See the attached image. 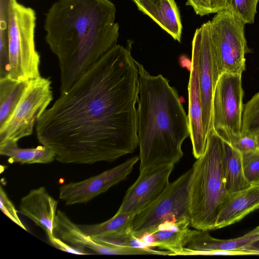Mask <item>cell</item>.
<instances>
[{
    "label": "cell",
    "mask_w": 259,
    "mask_h": 259,
    "mask_svg": "<svg viewBox=\"0 0 259 259\" xmlns=\"http://www.w3.org/2000/svg\"><path fill=\"white\" fill-rule=\"evenodd\" d=\"M68 244L80 249H89L101 254L124 255L126 248L122 246L100 243L85 234L79 225L73 223L66 214L57 210L54 224V234Z\"/></svg>",
    "instance_id": "cell-15"
},
{
    "label": "cell",
    "mask_w": 259,
    "mask_h": 259,
    "mask_svg": "<svg viewBox=\"0 0 259 259\" xmlns=\"http://www.w3.org/2000/svg\"><path fill=\"white\" fill-rule=\"evenodd\" d=\"M0 208L1 211L12 222L27 231L18 215L17 211L9 199L2 186L0 188Z\"/></svg>",
    "instance_id": "cell-30"
},
{
    "label": "cell",
    "mask_w": 259,
    "mask_h": 259,
    "mask_svg": "<svg viewBox=\"0 0 259 259\" xmlns=\"http://www.w3.org/2000/svg\"><path fill=\"white\" fill-rule=\"evenodd\" d=\"M0 154L8 157L10 163L21 164H46L53 162L56 158L55 152L46 146L22 148L17 142L12 141L0 143Z\"/></svg>",
    "instance_id": "cell-21"
},
{
    "label": "cell",
    "mask_w": 259,
    "mask_h": 259,
    "mask_svg": "<svg viewBox=\"0 0 259 259\" xmlns=\"http://www.w3.org/2000/svg\"><path fill=\"white\" fill-rule=\"evenodd\" d=\"M53 99L52 81L41 76L30 80L13 113L0 127V143L30 136L38 118Z\"/></svg>",
    "instance_id": "cell-8"
},
{
    "label": "cell",
    "mask_w": 259,
    "mask_h": 259,
    "mask_svg": "<svg viewBox=\"0 0 259 259\" xmlns=\"http://www.w3.org/2000/svg\"><path fill=\"white\" fill-rule=\"evenodd\" d=\"M139 160V157L133 156L98 175L64 184L59 189V198L66 205L87 203L125 179Z\"/></svg>",
    "instance_id": "cell-11"
},
{
    "label": "cell",
    "mask_w": 259,
    "mask_h": 259,
    "mask_svg": "<svg viewBox=\"0 0 259 259\" xmlns=\"http://www.w3.org/2000/svg\"><path fill=\"white\" fill-rule=\"evenodd\" d=\"M259 209V183L229 193L218 215L215 230L242 220L250 213Z\"/></svg>",
    "instance_id": "cell-16"
},
{
    "label": "cell",
    "mask_w": 259,
    "mask_h": 259,
    "mask_svg": "<svg viewBox=\"0 0 259 259\" xmlns=\"http://www.w3.org/2000/svg\"><path fill=\"white\" fill-rule=\"evenodd\" d=\"M230 143L241 152L255 150L258 148V143L255 134H242L239 136H232L225 140Z\"/></svg>",
    "instance_id": "cell-29"
},
{
    "label": "cell",
    "mask_w": 259,
    "mask_h": 259,
    "mask_svg": "<svg viewBox=\"0 0 259 259\" xmlns=\"http://www.w3.org/2000/svg\"><path fill=\"white\" fill-rule=\"evenodd\" d=\"M192 168L169 183L165 190L150 205L136 213L130 230L138 239L156 230L165 221H191L190 189Z\"/></svg>",
    "instance_id": "cell-6"
},
{
    "label": "cell",
    "mask_w": 259,
    "mask_h": 259,
    "mask_svg": "<svg viewBox=\"0 0 259 259\" xmlns=\"http://www.w3.org/2000/svg\"><path fill=\"white\" fill-rule=\"evenodd\" d=\"M138 9L150 17L175 40L181 42L182 24L175 0H132Z\"/></svg>",
    "instance_id": "cell-17"
},
{
    "label": "cell",
    "mask_w": 259,
    "mask_h": 259,
    "mask_svg": "<svg viewBox=\"0 0 259 259\" xmlns=\"http://www.w3.org/2000/svg\"><path fill=\"white\" fill-rule=\"evenodd\" d=\"M241 75L222 73L213 91L212 128L224 140L241 135L244 107Z\"/></svg>",
    "instance_id": "cell-9"
},
{
    "label": "cell",
    "mask_w": 259,
    "mask_h": 259,
    "mask_svg": "<svg viewBox=\"0 0 259 259\" xmlns=\"http://www.w3.org/2000/svg\"><path fill=\"white\" fill-rule=\"evenodd\" d=\"M57 205L58 201L48 193L45 187H40L30 190L21 198L18 212L41 228L50 239L55 236Z\"/></svg>",
    "instance_id": "cell-14"
},
{
    "label": "cell",
    "mask_w": 259,
    "mask_h": 259,
    "mask_svg": "<svg viewBox=\"0 0 259 259\" xmlns=\"http://www.w3.org/2000/svg\"><path fill=\"white\" fill-rule=\"evenodd\" d=\"M135 215L116 212L113 217L104 222L79 226L85 234L92 238L106 235L124 234L131 232L130 227Z\"/></svg>",
    "instance_id": "cell-23"
},
{
    "label": "cell",
    "mask_w": 259,
    "mask_h": 259,
    "mask_svg": "<svg viewBox=\"0 0 259 259\" xmlns=\"http://www.w3.org/2000/svg\"><path fill=\"white\" fill-rule=\"evenodd\" d=\"M259 0H226L227 11L245 24H253Z\"/></svg>",
    "instance_id": "cell-25"
},
{
    "label": "cell",
    "mask_w": 259,
    "mask_h": 259,
    "mask_svg": "<svg viewBox=\"0 0 259 259\" xmlns=\"http://www.w3.org/2000/svg\"><path fill=\"white\" fill-rule=\"evenodd\" d=\"M255 135L257 138L258 143V149H259V132L258 133L256 134Z\"/></svg>",
    "instance_id": "cell-33"
},
{
    "label": "cell",
    "mask_w": 259,
    "mask_h": 259,
    "mask_svg": "<svg viewBox=\"0 0 259 259\" xmlns=\"http://www.w3.org/2000/svg\"><path fill=\"white\" fill-rule=\"evenodd\" d=\"M241 153L246 179L251 184L259 183V149Z\"/></svg>",
    "instance_id": "cell-27"
},
{
    "label": "cell",
    "mask_w": 259,
    "mask_h": 259,
    "mask_svg": "<svg viewBox=\"0 0 259 259\" xmlns=\"http://www.w3.org/2000/svg\"><path fill=\"white\" fill-rule=\"evenodd\" d=\"M224 139L212 128L205 151L194 163L190 189V226L214 230L219 212L229 193L223 176Z\"/></svg>",
    "instance_id": "cell-4"
},
{
    "label": "cell",
    "mask_w": 259,
    "mask_h": 259,
    "mask_svg": "<svg viewBox=\"0 0 259 259\" xmlns=\"http://www.w3.org/2000/svg\"><path fill=\"white\" fill-rule=\"evenodd\" d=\"M15 0H0V78L10 71L9 25L10 8Z\"/></svg>",
    "instance_id": "cell-24"
},
{
    "label": "cell",
    "mask_w": 259,
    "mask_h": 259,
    "mask_svg": "<svg viewBox=\"0 0 259 259\" xmlns=\"http://www.w3.org/2000/svg\"><path fill=\"white\" fill-rule=\"evenodd\" d=\"M245 24L230 12L223 10L210 20V30L220 75L241 74L245 68L248 47Z\"/></svg>",
    "instance_id": "cell-7"
},
{
    "label": "cell",
    "mask_w": 259,
    "mask_h": 259,
    "mask_svg": "<svg viewBox=\"0 0 259 259\" xmlns=\"http://www.w3.org/2000/svg\"><path fill=\"white\" fill-rule=\"evenodd\" d=\"M248 233L252 235L257 237L259 239V225L251 231L248 232Z\"/></svg>",
    "instance_id": "cell-32"
},
{
    "label": "cell",
    "mask_w": 259,
    "mask_h": 259,
    "mask_svg": "<svg viewBox=\"0 0 259 259\" xmlns=\"http://www.w3.org/2000/svg\"><path fill=\"white\" fill-rule=\"evenodd\" d=\"M175 164L159 166L144 172L127 189L117 212L136 214L157 199L169 184Z\"/></svg>",
    "instance_id": "cell-12"
},
{
    "label": "cell",
    "mask_w": 259,
    "mask_h": 259,
    "mask_svg": "<svg viewBox=\"0 0 259 259\" xmlns=\"http://www.w3.org/2000/svg\"><path fill=\"white\" fill-rule=\"evenodd\" d=\"M116 11L109 0H57L50 7L45 39L58 60L60 93L67 91L117 45Z\"/></svg>",
    "instance_id": "cell-2"
},
{
    "label": "cell",
    "mask_w": 259,
    "mask_h": 259,
    "mask_svg": "<svg viewBox=\"0 0 259 259\" xmlns=\"http://www.w3.org/2000/svg\"><path fill=\"white\" fill-rule=\"evenodd\" d=\"M191 221L188 219L170 220L160 224L153 232L148 234L153 239V247H158L180 255L184 248V242L189 233Z\"/></svg>",
    "instance_id": "cell-19"
},
{
    "label": "cell",
    "mask_w": 259,
    "mask_h": 259,
    "mask_svg": "<svg viewBox=\"0 0 259 259\" xmlns=\"http://www.w3.org/2000/svg\"><path fill=\"white\" fill-rule=\"evenodd\" d=\"M49 240L50 243L55 247L65 252L79 255L92 254L91 253L86 252L84 250L74 247L65 242L60 238L56 237L55 236L49 239Z\"/></svg>",
    "instance_id": "cell-31"
},
{
    "label": "cell",
    "mask_w": 259,
    "mask_h": 259,
    "mask_svg": "<svg viewBox=\"0 0 259 259\" xmlns=\"http://www.w3.org/2000/svg\"><path fill=\"white\" fill-rule=\"evenodd\" d=\"M34 10L15 0L9 25L10 71L8 77L29 81L39 76L40 55L35 48Z\"/></svg>",
    "instance_id": "cell-5"
},
{
    "label": "cell",
    "mask_w": 259,
    "mask_h": 259,
    "mask_svg": "<svg viewBox=\"0 0 259 259\" xmlns=\"http://www.w3.org/2000/svg\"><path fill=\"white\" fill-rule=\"evenodd\" d=\"M28 82L8 76L0 78V127L13 113Z\"/></svg>",
    "instance_id": "cell-22"
},
{
    "label": "cell",
    "mask_w": 259,
    "mask_h": 259,
    "mask_svg": "<svg viewBox=\"0 0 259 259\" xmlns=\"http://www.w3.org/2000/svg\"><path fill=\"white\" fill-rule=\"evenodd\" d=\"M208 231L190 230L184 242V247L193 250H236L259 251L253 244L258 238L248 233L241 237L229 239H217L212 237Z\"/></svg>",
    "instance_id": "cell-18"
},
{
    "label": "cell",
    "mask_w": 259,
    "mask_h": 259,
    "mask_svg": "<svg viewBox=\"0 0 259 259\" xmlns=\"http://www.w3.org/2000/svg\"><path fill=\"white\" fill-rule=\"evenodd\" d=\"M188 121L192 152L196 159L204 153L207 142L202 118V104L198 75V50L192 42L190 73L188 86Z\"/></svg>",
    "instance_id": "cell-13"
},
{
    "label": "cell",
    "mask_w": 259,
    "mask_h": 259,
    "mask_svg": "<svg viewBox=\"0 0 259 259\" xmlns=\"http://www.w3.org/2000/svg\"><path fill=\"white\" fill-rule=\"evenodd\" d=\"M137 134L140 172L179 162L190 136L188 115L176 90L161 74L151 75L138 62Z\"/></svg>",
    "instance_id": "cell-3"
},
{
    "label": "cell",
    "mask_w": 259,
    "mask_h": 259,
    "mask_svg": "<svg viewBox=\"0 0 259 259\" xmlns=\"http://www.w3.org/2000/svg\"><path fill=\"white\" fill-rule=\"evenodd\" d=\"M223 176L228 193L244 190L251 185L244 175L241 152L224 140Z\"/></svg>",
    "instance_id": "cell-20"
},
{
    "label": "cell",
    "mask_w": 259,
    "mask_h": 259,
    "mask_svg": "<svg viewBox=\"0 0 259 259\" xmlns=\"http://www.w3.org/2000/svg\"><path fill=\"white\" fill-rule=\"evenodd\" d=\"M132 45L113 47L38 118L37 139L58 162H110L137 148L139 82Z\"/></svg>",
    "instance_id": "cell-1"
},
{
    "label": "cell",
    "mask_w": 259,
    "mask_h": 259,
    "mask_svg": "<svg viewBox=\"0 0 259 259\" xmlns=\"http://www.w3.org/2000/svg\"><path fill=\"white\" fill-rule=\"evenodd\" d=\"M259 132V92L243 107L242 134H256Z\"/></svg>",
    "instance_id": "cell-26"
},
{
    "label": "cell",
    "mask_w": 259,
    "mask_h": 259,
    "mask_svg": "<svg viewBox=\"0 0 259 259\" xmlns=\"http://www.w3.org/2000/svg\"><path fill=\"white\" fill-rule=\"evenodd\" d=\"M186 5L192 7L200 16L217 14L227 8L226 0H186Z\"/></svg>",
    "instance_id": "cell-28"
},
{
    "label": "cell",
    "mask_w": 259,
    "mask_h": 259,
    "mask_svg": "<svg viewBox=\"0 0 259 259\" xmlns=\"http://www.w3.org/2000/svg\"><path fill=\"white\" fill-rule=\"evenodd\" d=\"M198 55V75L202 104V118L205 134L212 128V101L217 82L220 76L215 61L210 30V20L196 29L192 39Z\"/></svg>",
    "instance_id": "cell-10"
}]
</instances>
